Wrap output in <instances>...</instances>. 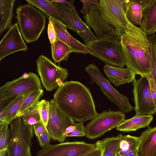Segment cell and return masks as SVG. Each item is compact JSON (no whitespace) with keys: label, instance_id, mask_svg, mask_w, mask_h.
Here are the masks:
<instances>
[{"label":"cell","instance_id":"6da1fadb","mask_svg":"<svg viewBox=\"0 0 156 156\" xmlns=\"http://www.w3.org/2000/svg\"><path fill=\"white\" fill-rule=\"evenodd\" d=\"M53 99L66 114L77 122L91 120L98 114L90 90L79 82L65 81L57 88Z\"/></svg>","mask_w":156,"mask_h":156},{"label":"cell","instance_id":"7a4b0ae2","mask_svg":"<svg viewBox=\"0 0 156 156\" xmlns=\"http://www.w3.org/2000/svg\"><path fill=\"white\" fill-rule=\"evenodd\" d=\"M125 66L141 77H146L152 71L150 42L140 27L130 22L120 37Z\"/></svg>","mask_w":156,"mask_h":156},{"label":"cell","instance_id":"3957f363","mask_svg":"<svg viewBox=\"0 0 156 156\" xmlns=\"http://www.w3.org/2000/svg\"><path fill=\"white\" fill-rule=\"evenodd\" d=\"M15 18L21 35L28 43L37 41L45 29V16L30 4L19 5Z\"/></svg>","mask_w":156,"mask_h":156},{"label":"cell","instance_id":"277c9868","mask_svg":"<svg viewBox=\"0 0 156 156\" xmlns=\"http://www.w3.org/2000/svg\"><path fill=\"white\" fill-rule=\"evenodd\" d=\"M120 37L110 35L90 41L85 44L89 49V54L106 64L123 67L125 64Z\"/></svg>","mask_w":156,"mask_h":156},{"label":"cell","instance_id":"5b68a950","mask_svg":"<svg viewBox=\"0 0 156 156\" xmlns=\"http://www.w3.org/2000/svg\"><path fill=\"white\" fill-rule=\"evenodd\" d=\"M10 133L7 149L12 156H32V139L34 135L33 126L26 124L20 117L9 124Z\"/></svg>","mask_w":156,"mask_h":156},{"label":"cell","instance_id":"8992f818","mask_svg":"<svg viewBox=\"0 0 156 156\" xmlns=\"http://www.w3.org/2000/svg\"><path fill=\"white\" fill-rule=\"evenodd\" d=\"M37 70L46 90L52 91L62 85L69 75L68 70L57 65L43 55L37 58Z\"/></svg>","mask_w":156,"mask_h":156},{"label":"cell","instance_id":"52a82bcc","mask_svg":"<svg viewBox=\"0 0 156 156\" xmlns=\"http://www.w3.org/2000/svg\"><path fill=\"white\" fill-rule=\"evenodd\" d=\"M85 70L92 81L100 87L104 94L122 112H128L133 109L128 98L119 93L111 85L94 63L89 64L85 67Z\"/></svg>","mask_w":156,"mask_h":156},{"label":"cell","instance_id":"ba28073f","mask_svg":"<svg viewBox=\"0 0 156 156\" xmlns=\"http://www.w3.org/2000/svg\"><path fill=\"white\" fill-rule=\"evenodd\" d=\"M125 114L120 111H103L98 114L85 127V136L94 140L116 127L125 119Z\"/></svg>","mask_w":156,"mask_h":156},{"label":"cell","instance_id":"9c48e42d","mask_svg":"<svg viewBox=\"0 0 156 156\" xmlns=\"http://www.w3.org/2000/svg\"><path fill=\"white\" fill-rule=\"evenodd\" d=\"M42 89L41 80L36 74L31 72L25 73L21 76L6 83L0 88V106L25 91Z\"/></svg>","mask_w":156,"mask_h":156},{"label":"cell","instance_id":"30bf717a","mask_svg":"<svg viewBox=\"0 0 156 156\" xmlns=\"http://www.w3.org/2000/svg\"><path fill=\"white\" fill-rule=\"evenodd\" d=\"M98 5L102 18L122 34L129 24L125 13L126 0H100Z\"/></svg>","mask_w":156,"mask_h":156},{"label":"cell","instance_id":"8fae6325","mask_svg":"<svg viewBox=\"0 0 156 156\" xmlns=\"http://www.w3.org/2000/svg\"><path fill=\"white\" fill-rule=\"evenodd\" d=\"M96 147V143L83 141L49 144L38 151L36 156H86Z\"/></svg>","mask_w":156,"mask_h":156},{"label":"cell","instance_id":"7c38bea8","mask_svg":"<svg viewBox=\"0 0 156 156\" xmlns=\"http://www.w3.org/2000/svg\"><path fill=\"white\" fill-rule=\"evenodd\" d=\"M135 115H152L156 113V106L151 94L147 77H141L133 82Z\"/></svg>","mask_w":156,"mask_h":156},{"label":"cell","instance_id":"4fadbf2b","mask_svg":"<svg viewBox=\"0 0 156 156\" xmlns=\"http://www.w3.org/2000/svg\"><path fill=\"white\" fill-rule=\"evenodd\" d=\"M49 101V116L47 130L53 140L59 143L64 142L66 138L64 135L66 129L75 123L61 109L53 99Z\"/></svg>","mask_w":156,"mask_h":156},{"label":"cell","instance_id":"5bb4252c","mask_svg":"<svg viewBox=\"0 0 156 156\" xmlns=\"http://www.w3.org/2000/svg\"><path fill=\"white\" fill-rule=\"evenodd\" d=\"M64 20V24L67 28L77 33L83 39L85 44L97 39L96 36L91 31L90 28L77 16L73 10L63 3L52 2Z\"/></svg>","mask_w":156,"mask_h":156},{"label":"cell","instance_id":"9a60e30c","mask_svg":"<svg viewBox=\"0 0 156 156\" xmlns=\"http://www.w3.org/2000/svg\"><path fill=\"white\" fill-rule=\"evenodd\" d=\"M83 18L87 25L94 30L97 39L112 35L121 36L122 35L102 18L98 5H93L88 14L84 15Z\"/></svg>","mask_w":156,"mask_h":156},{"label":"cell","instance_id":"2e32d148","mask_svg":"<svg viewBox=\"0 0 156 156\" xmlns=\"http://www.w3.org/2000/svg\"><path fill=\"white\" fill-rule=\"evenodd\" d=\"M27 48L16 23L9 29L0 43V61L14 52L27 51Z\"/></svg>","mask_w":156,"mask_h":156},{"label":"cell","instance_id":"e0dca14e","mask_svg":"<svg viewBox=\"0 0 156 156\" xmlns=\"http://www.w3.org/2000/svg\"><path fill=\"white\" fill-rule=\"evenodd\" d=\"M48 19L52 22L59 39L70 48L73 52L84 54L90 53L87 47L73 37L68 32L67 27L64 24L52 17Z\"/></svg>","mask_w":156,"mask_h":156},{"label":"cell","instance_id":"ac0fdd59","mask_svg":"<svg viewBox=\"0 0 156 156\" xmlns=\"http://www.w3.org/2000/svg\"><path fill=\"white\" fill-rule=\"evenodd\" d=\"M105 73L115 86L118 87L133 82L136 79V73L130 69L105 64L104 67Z\"/></svg>","mask_w":156,"mask_h":156},{"label":"cell","instance_id":"d6986e66","mask_svg":"<svg viewBox=\"0 0 156 156\" xmlns=\"http://www.w3.org/2000/svg\"><path fill=\"white\" fill-rule=\"evenodd\" d=\"M143 9L141 24L140 27L147 35L156 32V0H137Z\"/></svg>","mask_w":156,"mask_h":156},{"label":"cell","instance_id":"ffe728a7","mask_svg":"<svg viewBox=\"0 0 156 156\" xmlns=\"http://www.w3.org/2000/svg\"><path fill=\"white\" fill-rule=\"evenodd\" d=\"M139 138V156H156V126L148 127Z\"/></svg>","mask_w":156,"mask_h":156},{"label":"cell","instance_id":"44dd1931","mask_svg":"<svg viewBox=\"0 0 156 156\" xmlns=\"http://www.w3.org/2000/svg\"><path fill=\"white\" fill-rule=\"evenodd\" d=\"M34 90L27 91L18 95L5 106L1 108L0 122H5L9 124L16 118V113L23 104Z\"/></svg>","mask_w":156,"mask_h":156},{"label":"cell","instance_id":"7402d4cb","mask_svg":"<svg viewBox=\"0 0 156 156\" xmlns=\"http://www.w3.org/2000/svg\"><path fill=\"white\" fill-rule=\"evenodd\" d=\"M153 119L152 115H135L130 119L124 120L117 126L116 129L123 132L135 131L142 128L149 127Z\"/></svg>","mask_w":156,"mask_h":156},{"label":"cell","instance_id":"603a6c76","mask_svg":"<svg viewBox=\"0 0 156 156\" xmlns=\"http://www.w3.org/2000/svg\"><path fill=\"white\" fill-rule=\"evenodd\" d=\"M15 0H0V33L12 26L11 22Z\"/></svg>","mask_w":156,"mask_h":156},{"label":"cell","instance_id":"cb8c5ba5","mask_svg":"<svg viewBox=\"0 0 156 156\" xmlns=\"http://www.w3.org/2000/svg\"><path fill=\"white\" fill-rule=\"evenodd\" d=\"M122 135L120 133L116 136L108 137L97 141L96 144L101 150V156H116Z\"/></svg>","mask_w":156,"mask_h":156},{"label":"cell","instance_id":"d4e9b609","mask_svg":"<svg viewBox=\"0 0 156 156\" xmlns=\"http://www.w3.org/2000/svg\"><path fill=\"white\" fill-rule=\"evenodd\" d=\"M125 11L128 20L132 24L141 26L143 9L137 0H126Z\"/></svg>","mask_w":156,"mask_h":156},{"label":"cell","instance_id":"484cf974","mask_svg":"<svg viewBox=\"0 0 156 156\" xmlns=\"http://www.w3.org/2000/svg\"><path fill=\"white\" fill-rule=\"evenodd\" d=\"M26 1L29 4L38 9L48 19L52 17L64 23L63 18L50 0H26Z\"/></svg>","mask_w":156,"mask_h":156},{"label":"cell","instance_id":"4316f807","mask_svg":"<svg viewBox=\"0 0 156 156\" xmlns=\"http://www.w3.org/2000/svg\"><path fill=\"white\" fill-rule=\"evenodd\" d=\"M51 45L52 58L56 63L63 61H67L70 53L73 52L70 48L58 38Z\"/></svg>","mask_w":156,"mask_h":156},{"label":"cell","instance_id":"83f0119b","mask_svg":"<svg viewBox=\"0 0 156 156\" xmlns=\"http://www.w3.org/2000/svg\"><path fill=\"white\" fill-rule=\"evenodd\" d=\"M139 143V137L122 135L116 156H124L130 152L137 151Z\"/></svg>","mask_w":156,"mask_h":156},{"label":"cell","instance_id":"f1b7e54d","mask_svg":"<svg viewBox=\"0 0 156 156\" xmlns=\"http://www.w3.org/2000/svg\"><path fill=\"white\" fill-rule=\"evenodd\" d=\"M44 93L42 89L35 90L25 100L18 111L16 118L20 117L26 111L34 107L39 101Z\"/></svg>","mask_w":156,"mask_h":156},{"label":"cell","instance_id":"f546056e","mask_svg":"<svg viewBox=\"0 0 156 156\" xmlns=\"http://www.w3.org/2000/svg\"><path fill=\"white\" fill-rule=\"evenodd\" d=\"M43 99L39 101L33 108L29 109L20 117L27 124L33 126L41 122L40 115V110Z\"/></svg>","mask_w":156,"mask_h":156},{"label":"cell","instance_id":"4dcf8cb0","mask_svg":"<svg viewBox=\"0 0 156 156\" xmlns=\"http://www.w3.org/2000/svg\"><path fill=\"white\" fill-rule=\"evenodd\" d=\"M9 124L5 122H0V151L7 148L10 133Z\"/></svg>","mask_w":156,"mask_h":156},{"label":"cell","instance_id":"1f68e13d","mask_svg":"<svg viewBox=\"0 0 156 156\" xmlns=\"http://www.w3.org/2000/svg\"><path fill=\"white\" fill-rule=\"evenodd\" d=\"M49 101L43 99L39 113L41 122L46 130V127L48 125L49 119Z\"/></svg>","mask_w":156,"mask_h":156},{"label":"cell","instance_id":"d6a6232c","mask_svg":"<svg viewBox=\"0 0 156 156\" xmlns=\"http://www.w3.org/2000/svg\"><path fill=\"white\" fill-rule=\"evenodd\" d=\"M150 49L152 68L150 74L156 85V40L154 42H150Z\"/></svg>","mask_w":156,"mask_h":156},{"label":"cell","instance_id":"836d02e7","mask_svg":"<svg viewBox=\"0 0 156 156\" xmlns=\"http://www.w3.org/2000/svg\"><path fill=\"white\" fill-rule=\"evenodd\" d=\"M83 3L82 8L80 12L84 15H87L93 5H98L100 3L98 0H80Z\"/></svg>","mask_w":156,"mask_h":156},{"label":"cell","instance_id":"e575fe53","mask_svg":"<svg viewBox=\"0 0 156 156\" xmlns=\"http://www.w3.org/2000/svg\"><path fill=\"white\" fill-rule=\"evenodd\" d=\"M48 34L51 44H54L58 38L53 25L50 20L48 25Z\"/></svg>","mask_w":156,"mask_h":156},{"label":"cell","instance_id":"d590c367","mask_svg":"<svg viewBox=\"0 0 156 156\" xmlns=\"http://www.w3.org/2000/svg\"><path fill=\"white\" fill-rule=\"evenodd\" d=\"M85 136V127L84 126L83 122L78 123L76 129L72 132L69 133L66 137L83 136Z\"/></svg>","mask_w":156,"mask_h":156},{"label":"cell","instance_id":"8d00e7d4","mask_svg":"<svg viewBox=\"0 0 156 156\" xmlns=\"http://www.w3.org/2000/svg\"><path fill=\"white\" fill-rule=\"evenodd\" d=\"M51 138L49 133L45 130L41 136L37 139L40 145L43 148L49 144Z\"/></svg>","mask_w":156,"mask_h":156},{"label":"cell","instance_id":"74e56055","mask_svg":"<svg viewBox=\"0 0 156 156\" xmlns=\"http://www.w3.org/2000/svg\"><path fill=\"white\" fill-rule=\"evenodd\" d=\"M150 86L152 97L156 106V85L151 75L150 74L147 76Z\"/></svg>","mask_w":156,"mask_h":156},{"label":"cell","instance_id":"f35d334b","mask_svg":"<svg viewBox=\"0 0 156 156\" xmlns=\"http://www.w3.org/2000/svg\"><path fill=\"white\" fill-rule=\"evenodd\" d=\"M34 134L37 139L40 137L46 130L41 122L36 123L33 125Z\"/></svg>","mask_w":156,"mask_h":156},{"label":"cell","instance_id":"ab89813d","mask_svg":"<svg viewBox=\"0 0 156 156\" xmlns=\"http://www.w3.org/2000/svg\"><path fill=\"white\" fill-rule=\"evenodd\" d=\"M50 1L52 3L58 2L67 4L69 5V7L73 10L75 14L78 17H80L75 9V7L73 5L74 0L66 1V0H52Z\"/></svg>","mask_w":156,"mask_h":156},{"label":"cell","instance_id":"60d3db41","mask_svg":"<svg viewBox=\"0 0 156 156\" xmlns=\"http://www.w3.org/2000/svg\"><path fill=\"white\" fill-rule=\"evenodd\" d=\"M78 124V123H76L74 125H71L68 127L66 129L64 133L65 136L66 138V136L69 133L72 132L76 128Z\"/></svg>","mask_w":156,"mask_h":156},{"label":"cell","instance_id":"b9f144b4","mask_svg":"<svg viewBox=\"0 0 156 156\" xmlns=\"http://www.w3.org/2000/svg\"><path fill=\"white\" fill-rule=\"evenodd\" d=\"M86 156H101V150L98 146Z\"/></svg>","mask_w":156,"mask_h":156},{"label":"cell","instance_id":"7bdbcfd3","mask_svg":"<svg viewBox=\"0 0 156 156\" xmlns=\"http://www.w3.org/2000/svg\"><path fill=\"white\" fill-rule=\"evenodd\" d=\"M0 156H12L7 148L0 151Z\"/></svg>","mask_w":156,"mask_h":156},{"label":"cell","instance_id":"ee69618b","mask_svg":"<svg viewBox=\"0 0 156 156\" xmlns=\"http://www.w3.org/2000/svg\"><path fill=\"white\" fill-rule=\"evenodd\" d=\"M124 156H139L137 151H135L129 152Z\"/></svg>","mask_w":156,"mask_h":156}]
</instances>
